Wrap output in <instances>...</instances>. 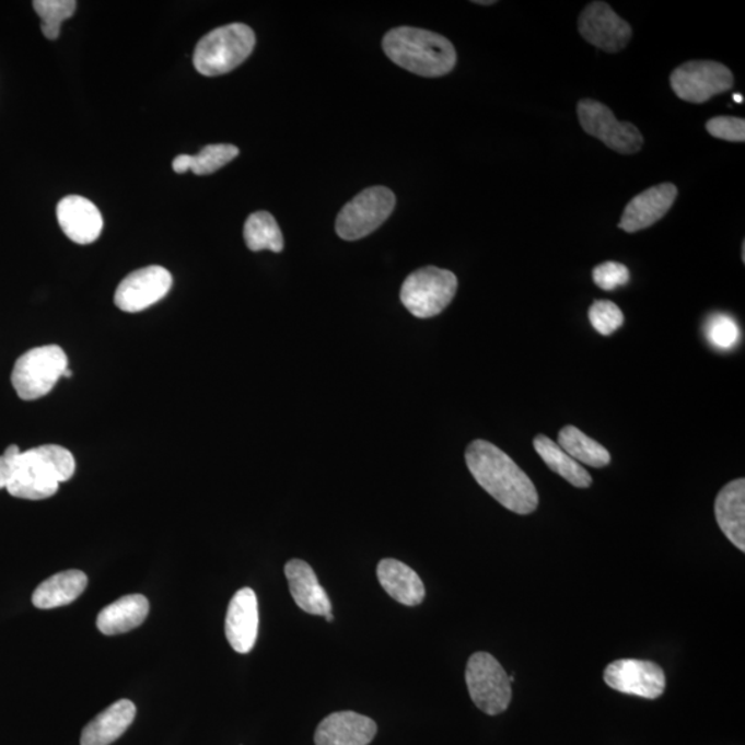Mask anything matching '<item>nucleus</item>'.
I'll list each match as a JSON object with an SVG mask.
<instances>
[{
	"instance_id": "28",
	"label": "nucleus",
	"mask_w": 745,
	"mask_h": 745,
	"mask_svg": "<svg viewBox=\"0 0 745 745\" xmlns=\"http://www.w3.org/2000/svg\"><path fill=\"white\" fill-rule=\"evenodd\" d=\"M237 155H240V150L235 145L214 144L205 147L198 155H193L191 172L197 176H208V174L229 165Z\"/></svg>"
},
{
	"instance_id": "36",
	"label": "nucleus",
	"mask_w": 745,
	"mask_h": 745,
	"mask_svg": "<svg viewBox=\"0 0 745 745\" xmlns=\"http://www.w3.org/2000/svg\"><path fill=\"white\" fill-rule=\"evenodd\" d=\"M733 98H734V102H736V103H743V97L738 96V94H734Z\"/></svg>"
},
{
	"instance_id": "9",
	"label": "nucleus",
	"mask_w": 745,
	"mask_h": 745,
	"mask_svg": "<svg viewBox=\"0 0 745 745\" xmlns=\"http://www.w3.org/2000/svg\"><path fill=\"white\" fill-rule=\"evenodd\" d=\"M671 89L686 103L702 104L708 100L729 92L734 77L726 66L711 60L685 62L671 73Z\"/></svg>"
},
{
	"instance_id": "35",
	"label": "nucleus",
	"mask_w": 745,
	"mask_h": 745,
	"mask_svg": "<svg viewBox=\"0 0 745 745\" xmlns=\"http://www.w3.org/2000/svg\"><path fill=\"white\" fill-rule=\"evenodd\" d=\"M474 3L484 4V7H489V4H494L496 2H493V0H490V2H479V0H477V2Z\"/></svg>"
},
{
	"instance_id": "4",
	"label": "nucleus",
	"mask_w": 745,
	"mask_h": 745,
	"mask_svg": "<svg viewBox=\"0 0 745 745\" xmlns=\"http://www.w3.org/2000/svg\"><path fill=\"white\" fill-rule=\"evenodd\" d=\"M255 46L256 35L251 26H220L199 40L195 47L194 66L205 77L224 75L246 61Z\"/></svg>"
},
{
	"instance_id": "18",
	"label": "nucleus",
	"mask_w": 745,
	"mask_h": 745,
	"mask_svg": "<svg viewBox=\"0 0 745 745\" xmlns=\"http://www.w3.org/2000/svg\"><path fill=\"white\" fill-rule=\"evenodd\" d=\"M290 594L301 610L314 616L331 613V604L324 586L319 584L314 569L301 559H292L284 567Z\"/></svg>"
},
{
	"instance_id": "23",
	"label": "nucleus",
	"mask_w": 745,
	"mask_h": 745,
	"mask_svg": "<svg viewBox=\"0 0 745 745\" xmlns=\"http://www.w3.org/2000/svg\"><path fill=\"white\" fill-rule=\"evenodd\" d=\"M86 586L88 575L81 570H66L39 584L33 595V604L38 609L70 605L83 594Z\"/></svg>"
},
{
	"instance_id": "5",
	"label": "nucleus",
	"mask_w": 745,
	"mask_h": 745,
	"mask_svg": "<svg viewBox=\"0 0 745 745\" xmlns=\"http://www.w3.org/2000/svg\"><path fill=\"white\" fill-rule=\"evenodd\" d=\"M457 277L447 269L424 267L411 272L400 289V301L416 318L440 315L457 292Z\"/></svg>"
},
{
	"instance_id": "37",
	"label": "nucleus",
	"mask_w": 745,
	"mask_h": 745,
	"mask_svg": "<svg viewBox=\"0 0 745 745\" xmlns=\"http://www.w3.org/2000/svg\"><path fill=\"white\" fill-rule=\"evenodd\" d=\"M325 618L327 622H333V620H335V617H333L331 613H329V615H326Z\"/></svg>"
},
{
	"instance_id": "34",
	"label": "nucleus",
	"mask_w": 745,
	"mask_h": 745,
	"mask_svg": "<svg viewBox=\"0 0 745 745\" xmlns=\"http://www.w3.org/2000/svg\"><path fill=\"white\" fill-rule=\"evenodd\" d=\"M193 155H178L176 160L173 161V171L183 174L191 171Z\"/></svg>"
},
{
	"instance_id": "2",
	"label": "nucleus",
	"mask_w": 745,
	"mask_h": 745,
	"mask_svg": "<svg viewBox=\"0 0 745 745\" xmlns=\"http://www.w3.org/2000/svg\"><path fill=\"white\" fill-rule=\"evenodd\" d=\"M383 47L396 66L416 75L440 78L456 67L452 42L431 31L399 26L384 36Z\"/></svg>"
},
{
	"instance_id": "21",
	"label": "nucleus",
	"mask_w": 745,
	"mask_h": 745,
	"mask_svg": "<svg viewBox=\"0 0 745 745\" xmlns=\"http://www.w3.org/2000/svg\"><path fill=\"white\" fill-rule=\"evenodd\" d=\"M136 718V706L130 700H119L98 713L84 726L81 745H109L128 731Z\"/></svg>"
},
{
	"instance_id": "29",
	"label": "nucleus",
	"mask_w": 745,
	"mask_h": 745,
	"mask_svg": "<svg viewBox=\"0 0 745 745\" xmlns=\"http://www.w3.org/2000/svg\"><path fill=\"white\" fill-rule=\"evenodd\" d=\"M706 336L718 350L729 351L738 345L740 329L732 316L718 314L708 319Z\"/></svg>"
},
{
	"instance_id": "1",
	"label": "nucleus",
	"mask_w": 745,
	"mask_h": 745,
	"mask_svg": "<svg viewBox=\"0 0 745 745\" xmlns=\"http://www.w3.org/2000/svg\"><path fill=\"white\" fill-rule=\"evenodd\" d=\"M469 473L494 500L515 514L527 515L538 507L536 486L514 459L488 441H474L465 452Z\"/></svg>"
},
{
	"instance_id": "31",
	"label": "nucleus",
	"mask_w": 745,
	"mask_h": 745,
	"mask_svg": "<svg viewBox=\"0 0 745 745\" xmlns=\"http://www.w3.org/2000/svg\"><path fill=\"white\" fill-rule=\"evenodd\" d=\"M593 278L596 287L612 292L630 281V269L621 263L606 261L594 268Z\"/></svg>"
},
{
	"instance_id": "13",
	"label": "nucleus",
	"mask_w": 745,
	"mask_h": 745,
	"mask_svg": "<svg viewBox=\"0 0 745 745\" xmlns=\"http://www.w3.org/2000/svg\"><path fill=\"white\" fill-rule=\"evenodd\" d=\"M605 682L620 694L659 699L665 690V675L662 667L644 660L622 659L607 665Z\"/></svg>"
},
{
	"instance_id": "33",
	"label": "nucleus",
	"mask_w": 745,
	"mask_h": 745,
	"mask_svg": "<svg viewBox=\"0 0 745 745\" xmlns=\"http://www.w3.org/2000/svg\"><path fill=\"white\" fill-rule=\"evenodd\" d=\"M20 454V447L12 445L0 456V489L8 488L12 482Z\"/></svg>"
},
{
	"instance_id": "22",
	"label": "nucleus",
	"mask_w": 745,
	"mask_h": 745,
	"mask_svg": "<svg viewBox=\"0 0 745 745\" xmlns=\"http://www.w3.org/2000/svg\"><path fill=\"white\" fill-rule=\"evenodd\" d=\"M150 613L144 595L131 594L105 606L97 617V628L104 636H119L142 625Z\"/></svg>"
},
{
	"instance_id": "17",
	"label": "nucleus",
	"mask_w": 745,
	"mask_h": 745,
	"mask_svg": "<svg viewBox=\"0 0 745 745\" xmlns=\"http://www.w3.org/2000/svg\"><path fill=\"white\" fill-rule=\"evenodd\" d=\"M377 733L376 722L353 711L330 713L316 727L315 745H369Z\"/></svg>"
},
{
	"instance_id": "12",
	"label": "nucleus",
	"mask_w": 745,
	"mask_h": 745,
	"mask_svg": "<svg viewBox=\"0 0 745 745\" xmlns=\"http://www.w3.org/2000/svg\"><path fill=\"white\" fill-rule=\"evenodd\" d=\"M579 31L585 42L606 53L625 50L632 38L631 25L605 2L586 4L579 18Z\"/></svg>"
},
{
	"instance_id": "27",
	"label": "nucleus",
	"mask_w": 745,
	"mask_h": 745,
	"mask_svg": "<svg viewBox=\"0 0 745 745\" xmlns=\"http://www.w3.org/2000/svg\"><path fill=\"white\" fill-rule=\"evenodd\" d=\"M34 9L42 19V33L47 39L56 40L61 33V24L75 13L77 2L75 0H35Z\"/></svg>"
},
{
	"instance_id": "32",
	"label": "nucleus",
	"mask_w": 745,
	"mask_h": 745,
	"mask_svg": "<svg viewBox=\"0 0 745 745\" xmlns=\"http://www.w3.org/2000/svg\"><path fill=\"white\" fill-rule=\"evenodd\" d=\"M708 133L715 139L744 142L745 141V120L734 118V116H717L707 121Z\"/></svg>"
},
{
	"instance_id": "24",
	"label": "nucleus",
	"mask_w": 745,
	"mask_h": 745,
	"mask_svg": "<svg viewBox=\"0 0 745 745\" xmlns=\"http://www.w3.org/2000/svg\"><path fill=\"white\" fill-rule=\"evenodd\" d=\"M533 445H535L538 456L548 465V468L555 474L561 475L570 485L584 489L590 488L593 484V478H591L589 472H585L583 465L570 457L557 442L549 440L546 435H537Z\"/></svg>"
},
{
	"instance_id": "16",
	"label": "nucleus",
	"mask_w": 745,
	"mask_h": 745,
	"mask_svg": "<svg viewBox=\"0 0 745 745\" xmlns=\"http://www.w3.org/2000/svg\"><path fill=\"white\" fill-rule=\"evenodd\" d=\"M57 220L65 234L78 245H90L102 235L104 220L97 206L89 199L70 195L57 206Z\"/></svg>"
},
{
	"instance_id": "15",
	"label": "nucleus",
	"mask_w": 745,
	"mask_h": 745,
	"mask_svg": "<svg viewBox=\"0 0 745 745\" xmlns=\"http://www.w3.org/2000/svg\"><path fill=\"white\" fill-rule=\"evenodd\" d=\"M258 602L255 591L242 589L232 596L225 617V636L241 654L252 652L258 637Z\"/></svg>"
},
{
	"instance_id": "3",
	"label": "nucleus",
	"mask_w": 745,
	"mask_h": 745,
	"mask_svg": "<svg viewBox=\"0 0 745 745\" xmlns=\"http://www.w3.org/2000/svg\"><path fill=\"white\" fill-rule=\"evenodd\" d=\"M75 458L68 449L45 445L21 452L8 491L24 500H45L55 496L58 486L75 474Z\"/></svg>"
},
{
	"instance_id": "19",
	"label": "nucleus",
	"mask_w": 745,
	"mask_h": 745,
	"mask_svg": "<svg viewBox=\"0 0 745 745\" xmlns=\"http://www.w3.org/2000/svg\"><path fill=\"white\" fill-rule=\"evenodd\" d=\"M377 579L385 593L401 605L417 606L426 598V586L420 575L408 564L396 559L380 561Z\"/></svg>"
},
{
	"instance_id": "6",
	"label": "nucleus",
	"mask_w": 745,
	"mask_h": 745,
	"mask_svg": "<svg viewBox=\"0 0 745 745\" xmlns=\"http://www.w3.org/2000/svg\"><path fill=\"white\" fill-rule=\"evenodd\" d=\"M68 369L61 347L45 346L25 352L14 364L12 383L24 400H35L50 393Z\"/></svg>"
},
{
	"instance_id": "10",
	"label": "nucleus",
	"mask_w": 745,
	"mask_h": 745,
	"mask_svg": "<svg viewBox=\"0 0 745 745\" xmlns=\"http://www.w3.org/2000/svg\"><path fill=\"white\" fill-rule=\"evenodd\" d=\"M581 128L604 142L610 150L631 155L642 150L643 136L636 125L617 120L607 105L595 100H581L578 105Z\"/></svg>"
},
{
	"instance_id": "20",
	"label": "nucleus",
	"mask_w": 745,
	"mask_h": 745,
	"mask_svg": "<svg viewBox=\"0 0 745 745\" xmlns=\"http://www.w3.org/2000/svg\"><path fill=\"white\" fill-rule=\"evenodd\" d=\"M715 517L723 535L745 551V480L736 479L720 491L715 500Z\"/></svg>"
},
{
	"instance_id": "7",
	"label": "nucleus",
	"mask_w": 745,
	"mask_h": 745,
	"mask_svg": "<svg viewBox=\"0 0 745 745\" xmlns=\"http://www.w3.org/2000/svg\"><path fill=\"white\" fill-rule=\"evenodd\" d=\"M465 680L469 696L480 711L499 715L509 708L512 697L509 675L490 653L478 652L469 657Z\"/></svg>"
},
{
	"instance_id": "11",
	"label": "nucleus",
	"mask_w": 745,
	"mask_h": 745,
	"mask_svg": "<svg viewBox=\"0 0 745 745\" xmlns=\"http://www.w3.org/2000/svg\"><path fill=\"white\" fill-rule=\"evenodd\" d=\"M172 287L173 277L166 268L151 266L137 269L116 289L115 304L125 313H141L166 298Z\"/></svg>"
},
{
	"instance_id": "8",
	"label": "nucleus",
	"mask_w": 745,
	"mask_h": 745,
	"mask_svg": "<svg viewBox=\"0 0 745 745\" xmlns=\"http://www.w3.org/2000/svg\"><path fill=\"white\" fill-rule=\"evenodd\" d=\"M396 198L391 189L372 187L357 195L345 206L336 221L337 235L345 241H358L372 234L387 221L395 209Z\"/></svg>"
},
{
	"instance_id": "30",
	"label": "nucleus",
	"mask_w": 745,
	"mask_h": 745,
	"mask_svg": "<svg viewBox=\"0 0 745 745\" xmlns=\"http://www.w3.org/2000/svg\"><path fill=\"white\" fill-rule=\"evenodd\" d=\"M594 329L602 336H610L625 324V315L615 303L607 300L595 301L589 311Z\"/></svg>"
},
{
	"instance_id": "14",
	"label": "nucleus",
	"mask_w": 745,
	"mask_h": 745,
	"mask_svg": "<svg viewBox=\"0 0 745 745\" xmlns=\"http://www.w3.org/2000/svg\"><path fill=\"white\" fill-rule=\"evenodd\" d=\"M676 197H678V188L671 183L648 188L647 191L638 194L630 200L618 226L630 234L649 229L668 213Z\"/></svg>"
},
{
	"instance_id": "26",
	"label": "nucleus",
	"mask_w": 745,
	"mask_h": 745,
	"mask_svg": "<svg viewBox=\"0 0 745 745\" xmlns=\"http://www.w3.org/2000/svg\"><path fill=\"white\" fill-rule=\"evenodd\" d=\"M246 246L252 252L271 251L273 253H281L283 251L284 241L281 229L268 211H257L248 216L243 230Z\"/></svg>"
},
{
	"instance_id": "25",
	"label": "nucleus",
	"mask_w": 745,
	"mask_h": 745,
	"mask_svg": "<svg viewBox=\"0 0 745 745\" xmlns=\"http://www.w3.org/2000/svg\"><path fill=\"white\" fill-rule=\"evenodd\" d=\"M557 443L579 464L583 463L594 468L610 464V453L607 449L573 426L563 427L559 431Z\"/></svg>"
}]
</instances>
